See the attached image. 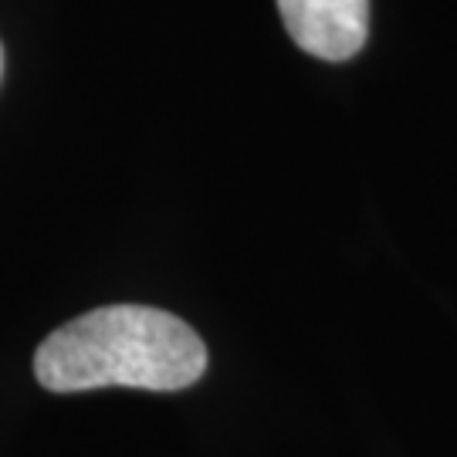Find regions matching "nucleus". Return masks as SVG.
Instances as JSON below:
<instances>
[{"label":"nucleus","instance_id":"nucleus-3","mask_svg":"<svg viewBox=\"0 0 457 457\" xmlns=\"http://www.w3.org/2000/svg\"><path fill=\"white\" fill-rule=\"evenodd\" d=\"M0 75H4V45H0Z\"/></svg>","mask_w":457,"mask_h":457},{"label":"nucleus","instance_id":"nucleus-1","mask_svg":"<svg viewBox=\"0 0 457 457\" xmlns=\"http://www.w3.org/2000/svg\"><path fill=\"white\" fill-rule=\"evenodd\" d=\"M207 370V345L183 319L149 305H105L54 328L34 353V376L51 393L102 386L173 393Z\"/></svg>","mask_w":457,"mask_h":457},{"label":"nucleus","instance_id":"nucleus-2","mask_svg":"<svg viewBox=\"0 0 457 457\" xmlns=\"http://www.w3.org/2000/svg\"><path fill=\"white\" fill-rule=\"evenodd\" d=\"M278 11L295 45L322 62L360 54L370 37V0H278Z\"/></svg>","mask_w":457,"mask_h":457}]
</instances>
